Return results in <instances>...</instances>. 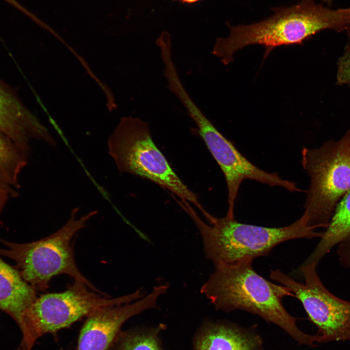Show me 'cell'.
Segmentation results:
<instances>
[{"mask_svg":"<svg viewBox=\"0 0 350 350\" xmlns=\"http://www.w3.org/2000/svg\"><path fill=\"white\" fill-rule=\"evenodd\" d=\"M347 31L348 32V34L350 36V24L348 26V27L347 29Z\"/></svg>","mask_w":350,"mask_h":350,"instance_id":"obj_23","label":"cell"},{"mask_svg":"<svg viewBox=\"0 0 350 350\" xmlns=\"http://www.w3.org/2000/svg\"><path fill=\"white\" fill-rule=\"evenodd\" d=\"M301 164L310 178L303 214L307 226L326 229L342 198L350 191V129L338 140L303 147Z\"/></svg>","mask_w":350,"mask_h":350,"instance_id":"obj_5","label":"cell"},{"mask_svg":"<svg viewBox=\"0 0 350 350\" xmlns=\"http://www.w3.org/2000/svg\"><path fill=\"white\" fill-rule=\"evenodd\" d=\"M35 289L0 258V310L18 323L37 298Z\"/></svg>","mask_w":350,"mask_h":350,"instance_id":"obj_13","label":"cell"},{"mask_svg":"<svg viewBox=\"0 0 350 350\" xmlns=\"http://www.w3.org/2000/svg\"><path fill=\"white\" fill-rule=\"evenodd\" d=\"M314 262L302 263L298 270L304 280L298 282L279 269L271 270V279L286 287L301 303L308 319L318 328L323 342H350V301L337 297L324 285Z\"/></svg>","mask_w":350,"mask_h":350,"instance_id":"obj_9","label":"cell"},{"mask_svg":"<svg viewBox=\"0 0 350 350\" xmlns=\"http://www.w3.org/2000/svg\"><path fill=\"white\" fill-rule=\"evenodd\" d=\"M337 246L339 263L343 267L350 269V235L341 241Z\"/></svg>","mask_w":350,"mask_h":350,"instance_id":"obj_19","label":"cell"},{"mask_svg":"<svg viewBox=\"0 0 350 350\" xmlns=\"http://www.w3.org/2000/svg\"><path fill=\"white\" fill-rule=\"evenodd\" d=\"M108 152L118 169L149 179L194 205L206 216L209 212L197 195L181 180L154 142L148 123L132 116L121 118L109 136Z\"/></svg>","mask_w":350,"mask_h":350,"instance_id":"obj_4","label":"cell"},{"mask_svg":"<svg viewBox=\"0 0 350 350\" xmlns=\"http://www.w3.org/2000/svg\"><path fill=\"white\" fill-rule=\"evenodd\" d=\"M15 188H16L0 171V213L9 197L16 194Z\"/></svg>","mask_w":350,"mask_h":350,"instance_id":"obj_18","label":"cell"},{"mask_svg":"<svg viewBox=\"0 0 350 350\" xmlns=\"http://www.w3.org/2000/svg\"><path fill=\"white\" fill-rule=\"evenodd\" d=\"M350 235V191L338 203L330 223L320 240L305 260L318 264L320 260L341 241Z\"/></svg>","mask_w":350,"mask_h":350,"instance_id":"obj_14","label":"cell"},{"mask_svg":"<svg viewBox=\"0 0 350 350\" xmlns=\"http://www.w3.org/2000/svg\"><path fill=\"white\" fill-rule=\"evenodd\" d=\"M142 288L130 294L110 298L74 281L64 291L36 298L18 323L22 334L20 350H32L36 340L47 333L55 336L94 310L105 306L125 304L143 297Z\"/></svg>","mask_w":350,"mask_h":350,"instance_id":"obj_7","label":"cell"},{"mask_svg":"<svg viewBox=\"0 0 350 350\" xmlns=\"http://www.w3.org/2000/svg\"><path fill=\"white\" fill-rule=\"evenodd\" d=\"M114 350H162L158 338L152 332L120 333Z\"/></svg>","mask_w":350,"mask_h":350,"instance_id":"obj_16","label":"cell"},{"mask_svg":"<svg viewBox=\"0 0 350 350\" xmlns=\"http://www.w3.org/2000/svg\"><path fill=\"white\" fill-rule=\"evenodd\" d=\"M327 3L329 5H331L333 0H321Z\"/></svg>","mask_w":350,"mask_h":350,"instance_id":"obj_22","label":"cell"},{"mask_svg":"<svg viewBox=\"0 0 350 350\" xmlns=\"http://www.w3.org/2000/svg\"><path fill=\"white\" fill-rule=\"evenodd\" d=\"M179 0L184 2H186V3H193V2H195L197 1L200 0Z\"/></svg>","mask_w":350,"mask_h":350,"instance_id":"obj_21","label":"cell"},{"mask_svg":"<svg viewBox=\"0 0 350 350\" xmlns=\"http://www.w3.org/2000/svg\"><path fill=\"white\" fill-rule=\"evenodd\" d=\"M28 153L0 133V171L18 188V175L27 163Z\"/></svg>","mask_w":350,"mask_h":350,"instance_id":"obj_15","label":"cell"},{"mask_svg":"<svg viewBox=\"0 0 350 350\" xmlns=\"http://www.w3.org/2000/svg\"><path fill=\"white\" fill-rule=\"evenodd\" d=\"M0 133L28 154L30 139L35 138L49 143L52 138L23 104L16 90L0 79Z\"/></svg>","mask_w":350,"mask_h":350,"instance_id":"obj_11","label":"cell"},{"mask_svg":"<svg viewBox=\"0 0 350 350\" xmlns=\"http://www.w3.org/2000/svg\"><path fill=\"white\" fill-rule=\"evenodd\" d=\"M201 235L205 253L214 265L231 264L268 255L279 244L298 239L321 238L318 232L307 225L302 215L293 223L280 228H268L244 224L234 217L226 215L217 218L212 215L203 221L187 201H178Z\"/></svg>","mask_w":350,"mask_h":350,"instance_id":"obj_3","label":"cell"},{"mask_svg":"<svg viewBox=\"0 0 350 350\" xmlns=\"http://www.w3.org/2000/svg\"><path fill=\"white\" fill-rule=\"evenodd\" d=\"M168 288V284L155 286L148 295L136 301L93 311L80 330L76 350H108L118 339L123 323L146 309L157 308L158 298Z\"/></svg>","mask_w":350,"mask_h":350,"instance_id":"obj_10","label":"cell"},{"mask_svg":"<svg viewBox=\"0 0 350 350\" xmlns=\"http://www.w3.org/2000/svg\"><path fill=\"white\" fill-rule=\"evenodd\" d=\"M337 82L339 85L350 84V45L338 60Z\"/></svg>","mask_w":350,"mask_h":350,"instance_id":"obj_17","label":"cell"},{"mask_svg":"<svg viewBox=\"0 0 350 350\" xmlns=\"http://www.w3.org/2000/svg\"><path fill=\"white\" fill-rule=\"evenodd\" d=\"M350 24V7L331 9L314 0H301L260 22L230 27L229 35L217 38L211 53L227 65L239 50L260 44L266 48L265 58L276 47L299 44L325 29L347 30Z\"/></svg>","mask_w":350,"mask_h":350,"instance_id":"obj_2","label":"cell"},{"mask_svg":"<svg viewBox=\"0 0 350 350\" xmlns=\"http://www.w3.org/2000/svg\"><path fill=\"white\" fill-rule=\"evenodd\" d=\"M178 99L197 126L198 133L223 172L228 191L226 215L234 217L235 202L242 182L251 179L290 192H302L294 182L283 179L276 173L263 171L251 162L225 138L202 112L186 91Z\"/></svg>","mask_w":350,"mask_h":350,"instance_id":"obj_8","label":"cell"},{"mask_svg":"<svg viewBox=\"0 0 350 350\" xmlns=\"http://www.w3.org/2000/svg\"><path fill=\"white\" fill-rule=\"evenodd\" d=\"M253 260L214 265L201 289L216 310L230 312L241 310L257 315L286 332L299 344L321 343V337L307 334L298 329L297 319L282 303L286 296H294L285 286L269 281L252 267Z\"/></svg>","mask_w":350,"mask_h":350,"instance_id":"obj_1","label":"cell"},{"mask_svg":"<svg viewBox=\"0 0 350 350\" xmlns=\"http://www.w3.org/2000/svg\"><path fill=\"white\" fill-rule=\"evenodd\" d=\"M260 336L251 329L228 322L209 323L196 339L195 350H262Z\"/></svg>","mask_w":350,"mask_h":350,"instance_id":"obj_12","label":"cell"},{"mask_svg":"<svg viewBox=\"0 0 350 350\" xmlns=\"http://www.w3.org/2000/svg\"><path fill=\"white\" fill-rule=\"evenodd\" d=\"M78 210L74 209L61 228L43 239L26 244L3 242L7 248L0 249V254L15 261L22 278L35 289L45 291L53 277L65 274L105 295L81 273L75 261L72 240L97 213L94 210L76 218Z\"/></svg>","mask_w":350,"mask_h":350,"instance_id":"obj_6","label":"cell"},{"mask_svg":"<svg viewBox=\"0 0 350 350\" xmlns=\"http://www.w3.org/2000/svg\"><path fill=\"white\" fill-rule=\"evenodd\" d=\"M10 4L19 11H21L23 14H25L26 16H27L28 17L31 18L32 20H33L35 22H37L38 20V18L35 16L34 14H33L32 13H31L30 11H29L27 9H26L25 7H24L22 5H21L18 1H17L16 0H2Z\"/></svg>","mask_w":350,"mask_h":350,"instance_id":"obj_20","label":"cell"}]
</instances>
